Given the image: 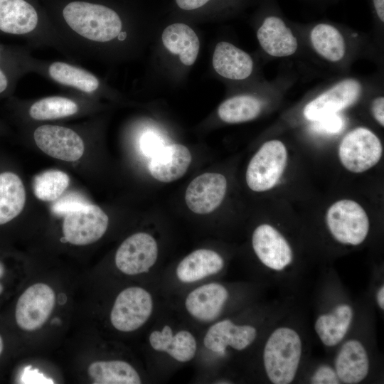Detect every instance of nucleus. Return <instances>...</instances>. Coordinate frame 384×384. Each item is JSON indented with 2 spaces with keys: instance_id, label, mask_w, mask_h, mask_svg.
<instances>
[{
  "instance_id": "obj_44",
  "label": "nucleus",
  "mask_w": 384,
  "mask_h": 384,
  "mask_svg": "<svg viewBox=\"0 0 384 384\" xmlns=\"http://www.w3.org/2000/svg\"><path fill=\"white\" fill-rule=\"evenodd\" d=\"M4 274V267L3 264L0 262V278ZM4 289L3 285L0 283V294L2 293Z\"/></svg>"
},
{
  "instance_id": "obj_13",
  "label": "nucleus",
  "mask_w": 384,
  "mask_h": 384,
  "mask_svg": "<svg viewBox=\"0 0 384 384\" xmlns=\"http://www.w3.org/2000/svg\"><path fill=\"white\" fill-rule=\"evenodd\" d=\"M108 223V216L101 208L86 204L66 214L63 223L64 238L75 245L95 242L105 233Z\"/></svg>"
},
{
  "instance_id": "obj_21",
  "label": "nucleus",
  "mask_w": 384,
  "mask_h": 384,
  "mask_svg": "<svg viewBox=\"0 0 384 384\" xmlns=\"http://www.w3.org/2000/svg\"><path fill=\"white\" fill-rule=\"evenodd\" d=\"M191 159L190 151L182 144L164 146L152 156L149 170L155 179L161 182H171L184 175Z\"/></svg>"
},
{
  "instance_id": "obj_12",
  "label": "nucleus",
  "mask_w": 384,
  "mask_h": 384,
  "mask_svg": "<svg viewBox=\"0 0 384 384\" xmlns=\"http://www.w3.org/2000/svg\"><path fill=\"white\" fill-rule=\"evenodd\" d=\"M152 311L150 293L139 287H130L117 295L111 310L110 321L118 331H134L146 322Z\"/></svg>"
},
{
  "instance_id": "obj_3",
  "label": "nucleus",
  "mask_w": 384,
  "mask_h": 384,
  "mask_svg": "<svg viewBox=\"0 0 384 384\" xmlns=\"http://www.w3.org/2000/svg\"><path fill=\"white\" fill-rule=\"evenodd\" d=\"M0 31L24 38L31 48H51L75 61L52 19L41 13L31 1L0 0Z\"/></svg>"
},
{
  "instance_id": "obj_19",
  "label": "nucleus",
  "mask_w": 384,
  "mask_h": 384,
  "mask_svg": "<svg viewBox=\"0 0 384 384\" xmlns=\"http://www.w3.org/2000/svg\"><path fill=\"white\" fill-rule=\"evenodd\" d=\"M257 336L256 329L250 325H236L224 319L212 325L203 338V344L210 351L225 354L227 346L242 351L248 347Z\"/></svg>"
},
{
  "instance_id": "obj_14",
  "label": "nucleus",
  "mask_w": 384,
  "mask_h": 384,
  "mask_svg": "<svg viewBox=\"0 0 384 384\" xmlns=\"http://www.w3.org/2000/svg\"><path fill=\"white\" fill-rule=\"evenodd\" d=\"M55 303L53 289L46 284L36 283L19 297L15 311L18 326L31 331L41 328L50 317Z\"/></svg>"
},
{
  "instance_id": "obj_42",
  "label": "nucleus",
  "mask_w": 384,
  "mask_h": 384,
  "mask_svg": "<svg viewBox=\"0 0 384 384\" xmlns=\"http://www.w3.org/2000/svg\"><path fill=\"white\" fill-rule=\"evenodd\" d=\"M305 2L319 9H324L331 4H336L339 0H303Z\"/></svg>"
},
{
  "instance_id": "obj_38",
  "label": "nucleus",
  "mask_w": 384,
  "mask_h": 384,
  "mask_svg": "<svg viewBox=\"0 0 384 384\" xmlns=\"http://www.w3.org/2000/svg\"><path fill=\"white\" fill-rule=\"evenodd\" d=\"M3 54V49L0 47V95L6 92L10 88L11 84L12 83L11 80L16 77L11 75V72L19 74L23 73L20 71H8V70H5L2 63V60H4Z\"/></svg>"
},
{
  "instance_id": "obj_29",
  "label": "nucleus",
  "mask_w": 384,
  "mask_h": 384,
  "mask_svg": "<svg viewBox=\"0 0 384 384\" xmlns=\"http://www.w3.org/2000/svg\"><path fill=\"white\" fill-rule=\"evenodd\" d=\"M265 106V101L262 98L252 95H239L222 102L218 114L225 122L240 123L257 118Z\"/></svg>"
},
{
  "instance_id": "obj_28",
  "label": "nucleus",
  "mask_w": 384,
  "mask_h": 384,
  "mask_svg": "<svg viewBox=\"0 0 384 384\" xmlns=\"http://www.w3.org/2000/svg\"><path fill=\"white\" fill-rule=\"evenodd\" d=\"M88 374L94 384H139L137 371L123 361H100L92 363Z\"/></svg>"
},
{
  "instance_id": "obj_30",
  "label": "nucleus",
  "mask_w": 384,
  "mask_h": 384,
  "mask_svg": "<svg viewBox=\"0 0 384 384\" xmlns=\"http://www.w3.org/2000/svg\"><path fill=\"white\" fill-rule=\"evenodd\" d=\"M70 183L67 174L59 170H48L36 176L33 180V193L43 201L58 199L66 190Z\"/></svg>"
},
{
  "instance_id": "obj_32",
  "label": "nucleus",
  "mask_w": 384,
  "mask_h": 384,
  "mask_svg": "<svg viewBox=\"0 0 384 384\" xmlns=\"http://www.w3.org/2000/svg\"><path fill=\"white\" fill-rule=\"evenodd\" d=\"M311 122L310 129L311 131L324 135L337 134L345 127V119L340 112L327 115Z\"/></svg>"
},
{
  "instance_id": "obj_20",
  "label": "nucleus",
  "mask_w": 384,
  "mask_h": 384,
  "mask_svg": "<svg viewBox=\"0 0 384 384\" xmlns=\"http://www.w3.org/2000/svg\"><path fill=\"white\" fill-rule=\"evenodd\" d=\"M228 298L227 289L218 283H209L191 291L185 301V306L196 319L210 322L220 314Z\"/></svg>"
},
{
  "instance_id": "obj_17",
  "label": "nucleus",
  "mask_w": 384,
  "mask_h": 384,
  "mask_svg": "<svg viewBox=\"0 0 384 384\" xmlns=\"http://www.w3.org/2000/svg\"><path fill=\"white\" fill-rule=\"evenodd\" d=\"M252 244L258 259L271 270H282L292 261L293 253L289 244L270 225L262 224L256 228L252 234Z\"/></svg>"
},
{
  "instance_id": "obj_1",
  "label": "nucleus",
  "mask_w": 384,
  "mask_h": 384,
  "mask_svg": "<svg viewBox=\"0 0 384 384\" xmlns=\"http://www.w3.org/2000/svg\"><path fill=\"white\" fill-rule=\"evenodd\" d=\"M51 19L75 60L101 55L129 38L119 13L98 2L70 0Z\"/></svg>"
},
{
  "instance_id": "obj_37",
  "label": "nucleus",
  "mask_w": 384,
  "mask_h": 384,
  "mask_svg": "<svg viewBox=\"0 0 384 384\" xmlns=\"http://www.w3.org/2000/svg\"><path fill=\"white\" fill-rule=\"evenodd\" d=\"M368 1L375 31L380 35L384 26V0H368Z\"/></svg>"
},
{
  "instance_id": "obj_6",
  "label": "nucleus",
  "mask_w": 384,
  "mask_h": 384,
  "mask_svg": "<svg viewBox=\"0 0 384 384\" xmlns=\"http://www.w3.org/2000/svg\"><path fill=\"white\" fill-rule=\"evenodd\" d=\"M28 73L38 74L73 92L93 97L107 90L101 79L90 70L74 62L47 60L31 53L26 60Z\"/></svg>"
},
{
  "instance_id": "obj_31",
  "label": "nucleus",
  "mask_w": 384,
  "mask_h": 384,
  "mask_svg": "<svg viewBox=\"0 0 384 384\" xmlns=\"http://www.w3.org/2000/svg\"><path fill=\"white\" fill-rule=\"evenodd\" d=\"M196 349L193 335L188 331L181 330L173 335L165 352L177 361L186 363L193 358Z\"/></svg>"
},
{
  "instance_id": "obj_7",
  "label": "nucleus",
  "mask_w": 384,
  "mask_h": 384,
  "mask_svg": "<svg viewBox=\"0 0 384 384\" xmlns=\"http://www.w3.org/2000/svg\"><path fill=\"white\" fill-rule=\"evenodd\" d=\"M366 90H370L369 87L361 78H340L306 103L302 110L303 117L307 121L314 122L339 113L358 102Z\"/></svg>"
},
{
  "instance_id": "obj_43",
  "label": "nucleus",
  "mask_w": 384,
  "mask_h": 384,
  "mask_svg": "<svg viewBox=\"0 0 384 384\" xmlns=\"http://www.w3.org/2000/svg\"><path fill=\"white\" fill-rule=\"evenodd\" d=\"M377 303L381 309H384V286L382 285L376 294Z\"/></svg>"
},
{
  "instance_id": "obj_23",
  "label": "nucleus",
  "mask_w": 384,
  "mask_h": 384,
  "mask_svg": "<svg viewBox=\"0 0 384 384\" xmlns=\"http://www.w3.org/2000/svg\"><path fill=\"white\" fill-rule=\"evenodd\" d=\"M335 371L343 383L356 384L368 375L369 358L363 344L352 339L345 342L335 359Z\"/></svg>"
},
{
  "instance_id": "obj_40",
  "label": "nucleus",
  "mask_w": 384,
  "mask_h": 384,
  "mask_svg": "<svg viewBox=\"0 0 384 384\" xmlns=\"http://www.w3.org/2000/svg\"><path fill=\"white\" fill-rule=\"evenodd\" d=\"M210 0H176L179 8L183 10H193L205 5Z\"/></svg>"
},
{
  "instance_id": "obj_36",
  "label": "nucleus",
  "mask_w": 384,
  "mask_h": 384,
  "mask_svg": "<svg viewBox=\"0 0 384 384\" xmlns=\"http://www.w3.org/2000/svg\"><path fill=\"white\" fill-rule=\"evenodd\" d=\"M313 384H338L341 383L335 369L327 365L321 366L310 380Z\"/></svg>"
},
{
  "instance_id": "obj_26",
  "label": "nucleus",
  "mask_w": 384,
  "mask_h": 384,
  "mask_svg": "<svg viewBox=\"0 0 384 384\" xmlns=\"http://www.w3.org/2000/svg\"><path fill=\"white\" fill-rule=\"evenodd\" d=\"M353 319V310L346 304H339L331 312L320 315L314 324L321 342L327 346L339 343L345 337Z\"/></svg>"
},
{
  "instance_id": "obj_27",
  "label": "nucleus",
  "mask_w": 384,
  "mask_h": 384,
  "mask_svg": "<svg viewBox=\"0 0 384 384\" xmlns=\"http://www.w3.org/2000/svg\"><path fill=\"white\" fill-rule=\"evenodd\" d=\"M25 203L26 191L21 179L12 172L0 174V225L18 216Z\"/></svg>"
},
{
  "instance_id": "obj_11",
  "label": "nucleus",
  "mask_w": 384,
  "mask_h": 384,
  "mask_svg": "<svg viewBox=\"0 0 384 384\" xmlns=\"http://www.w3.org/2000/svg\"><path fill=\"white\" fill-rule=\"evenodd\" d=\"M36 146L48 156L65 161H75L85 151L82 135L76 129L64 125L42 124L33 131Z\"/></svg>"
},
{
  "instance_id": "obj_25",
  "label": "nucleus",
  "mask_w": 384,
  "mask_h": 384,
  "mask_svg": "<svg viewBox=\"0 0 384 384\" xmlns=\"http://www.w3.org/2000/svg\"><path fill=\"white\" fill-rule=\"evenodd\" d=\"M162 41L171 53L179 56L185 65L195 63L200 43L196 33L188 25L176 23L168 26L163 31Z\"/></svg>"
},
{
  "instance_id": "obj_22",
  "label": "nucleus",
  "mask_w": 384,
  "mask_h": 384,
  "mask_svg": "<svg viewBox=\"0 0 384 384\" xmlns=\"http://www.w3.org/2000/svg\"><path fill=\"white\" fill-rule=\"evenodd\" d=\"M254 65L252 57L233 44L221 41L216 45L213 66L220 76L233 80H245L252 73Z\"/></svg>"
},
{
  "instance_id": "obj_39",
  "label": "nucleus",
  "mask_w": 384,
  "mask_h": 384,
  "mask_svg": "<svg viewBox=\"0 0 384 384\" xmlns=\"http://www.w3.org/2000/svg\"><path fill=\"white\" fill-rule=\"evenodd\" d=\"M371 114L375 120L382 127L384 126V97L379 95L374 97L370 104Z\"/></svg>"
},
{
  "instance_id": "obj_8",
  "label": "nucleus",
  "mask_w": 384,
  "mask_h": 384,
  "mask_svg": "<svg viewBox=\"0 0 384 384\" xmlns=\"http://www.w3.org/2000/svg\"><path fill=\"white\" fill-rule=\"evenodd\" d=\"M326 222L334 238L345 245H360L369 231L366 211L352 200H340L331 205L327 210Z\"/></svg>"
},
{
  "instance_id": "obj_18",
  "label": "nucleus",
  "mask_w": 384,
  "mask_h": 384,
  "mask_svg": "<svg viewBox=\"0 0 384 384\" xmlns=\"http://www.w3.org/2000/svg\"><path fill=\"white\" fill-rule=\"evenodd\" d=\"M227 190L225 176L217 173H205L195 178L188 186L185 200L195 213L207 214L222 203Z\"/></svg>"
},
{
  "instance_id": "obj_9",
  "label": "nucleus",
  "mask_w": 384,
  "mask_h": 384,
  "mask_svg": "<svg viewBox=\"0 0 384 384\" xmlns=\"http://www.w3.org/2000/svg\"><path fill=\"white\" fill-rule=\"evenodd\" d=\"M287 160L285 145L273 139L264 143L251 159L246 171V182L256 192L273 188L282 176Z\"/></svg>"
},
{
  "instance_id": "obj_4",
  "label": "nucleus",
  "mask_w": 384,
  "mask_h": 384,
  "mask_svg": "<svg viewBox=\"0 0 384 384\" xmlns=\"http://www.w3.org/2000/svg\"><path fill=\"white\" fill-rule=\"evenodd\" d=\"M256 36L260 48L272 58L293 57L304 47L295 25L286 18L277 0L264 1Z\"/></svg>"
},
{
  "instance_id": "obj_34",
  "label": "nucleus",
  "mask_w": 384,
  "mask_h": 384,
  "mask_svg": "<svg viewBox=\"0 0 384 384\" xmlns=\"http://www.w3.org/2000/svg\"><path fill=\"white\" fill-rule=\"evenodd\" d=\"M174 334L171 328L166 325L161 331H153L149 335V343L151 348L160 352H165Z\"/></svg>"
},
{
  "instance_id": "obj_24",
  "label": "nucleus",
  "mask_w": 384,
  "mask_h": 384,
  "mask_svg": "<svg viewBox=\"0 0 384 384\" xmlns=\"http://www.w3.org/2000/svg\"><path fill=\"white\" fill-rule=\"evenodd\" d=\"M223 266L224 260L218 252L208 249H198L179 262L176 274L181 282L191 283L218 273Z\"/></svg>"
},
{
  "instance_id": "obj_10",
  "label": "nucleus",
  "mask_w": 384,
  "mask_h": 384,
  "mask_svg": "<svg viewBox=\"0 0 384 384\" xmlns=\"http://www.w3.org/2000/svg\"><path fill=\"white\" fill-rule=\"evenodd\" d=\"M383 146L380 139L370 129L356 127L342 139L338 156L342 165L353 173H362L380 159Z\"/></svg>"
},
{
  "instance_id": "obj_16",
  "label": "nucleus",
  "mask_w": 384,
  "mask_h": 384,
  "mask_svg": "<svg viewBox=\"0 0 384 384\" xmlns=\"http://www.w3.org/2000/svg\"><path fill=\"white\" fill-rule=\"evenodd\" d=\"M90 98L75 92L48 95L31 100L26 106V113L35 122L71 117L89 110L92 104Z\"/></svg>"
},
{
  "instance_id": "obj_41",
  "label": "nucleus",
  "mask_w": 384,
  "mask_h": 384,
  "mask_svg": "<svg viewBox=\"0 0 384 384\" xmlns=\"http://www.w3.org/2000/svg\"><path fill=\"white\" fill-rule=\"evenodd\" d=\"M29 374L31 375H26L27 378L26 379V380H28L29 381L28 383H50V382H48V380L47 378H43V375L42 374H39L38 371L36 370H33V371H30L29 372Z\"/></svg>"
},
{
  "instance_id": "obj_2",
  "label": "nucleus",
  "mask_w": 384,
  "mask_h": 384,
  "mask_svg": "<svg viewBox=\"0 0 384 384\" xmlns=\"http://www.w3.org/2000/svg\"><path fill=\"white\" fill-rule=\"evenodd\" d=\"M294 25L303 46L325 65L335 69L346 70L368 48L366 37L330 21Z\"/></svg>"
},
{
  "instance_id": "obj_5",
  "label": "nucleus",
  "mask_w": 384,
  "mask_h": 384,
  "mask_svg": "<svg viewBox=\"0 0 384 384\" xmlns=\"http://www.w3.org/2000/svg\"><path fill=\"white\" fill-rule=\"evenodd\" d=\"M302 356V341L289 327L276 329L269 336L263 351V363L270 381L289 384L295 378Z\"/></svg>"
},
{
  "instance_id": "obj_35",
  "label": "nucleus",
  "mask_w": 384,
  "mask_h": 384,
  "mask_svg": "<svg viewBox=\"0 0 384 384\" xmlns=\"http://www.w3.org/2000/svg\"><path fill=\"white\" fill-rule=\"evenodd\" d=\"M164 146L161 138L151 132L144 133L140 138V149L148 156H153Z\"/></svg>"
},
{
  "instance_id": "obj_15",
  "label": "nucleus",
  "mask_w": 384,
  "mask_h": 384,
  "mask_svg": "<svg viewBox=\"0 0 384 384\" xmlns=\"http://www.w3.org/2000/svg\"><path fill=\"white\" fill-rule=\"evenodd\" d=\"M158 257L155 239L146 233H137L124 240L118 247L114 257L117 269L128 275L148 272Z\"/></svg>"
},
{
  "instance_id": "obj_33",
  "label": "nucleus",
  "mask_w": 384,
  "mask_h": 384,
  "mask_svg": "<svg viewBox=\"0 0 384 384\" xmlns=\"http://www.w3.org/2000/svg\"><path fill=\"white\" fill-rule=\"evenodd\" d=\"M88 204L82 196L77 193L66 195L58 200L53 206V210L58 214H67Z\"/></svg>"
},
{
  "instance_id": "obj_45",
  "label": "nucleus",
  "mask_w": 384,
  "mask_h": 384,
  "mask_svg": "<svg viewBox=\"0 0 384 384\" xmlns=\"http://www.w3.org/2000/svg\"><path fill=\"white\" fill-rule=\"evenodd\" d=\"M3 349H4L3 339H2L1 336H0V355L1 354V353L3 351Z\"/></svg>"
}]
</instances>
